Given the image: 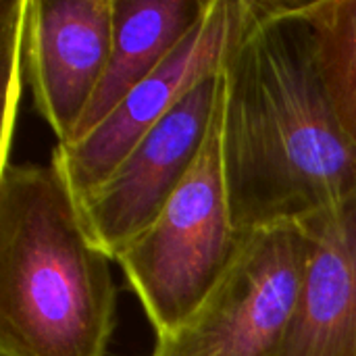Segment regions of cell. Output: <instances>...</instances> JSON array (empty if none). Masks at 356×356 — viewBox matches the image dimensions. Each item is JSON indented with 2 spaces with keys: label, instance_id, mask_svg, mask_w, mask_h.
<instances>
[{
  "label": "cell",
  "instance_id": "cell-11",
  "mask_svg": "<svg viewBox=\"0 0 356 356\" xmlns=\"http://www.w3.org/2000/svg\"><path fill=\"white\" fill-rule=\"evenodd\" d=\"M27 0H10L2 6V38H4V58H6V108L2 127V165L8 163V146L13 136L15 113L19 108L21 94V73L23 69V21H25Z\"/></svg>",
  "mask_w": 356,
  "mask_h": 356
},
{
  "label": "cell",
  "instance_id": "cell-1",
  "mask_svg": "<svg viewBox=\"0 0 356 356\" xmlns=\"http://www.w3.org/2000/svg\"><path fill=\"white\" fill-rule=\"evenodd\" d=\"M223 173L240 236L300 225L356 194V146L294 0H259L225 67Z\"/></svg>",
  "mask_w": 356,
  "mask_h": 356
},
{
  "label": "cell",
  "instance_id": "cell-9",
  "mask_svg": "<svg viewBox=\"0 0 356 356\" xmlns=\"http://www.w3.org/2000/svg\"><path fill=\"white\" fill-rule=\"evenodd\" d=\"M211 0H113V42L104 75L73 144L96 129L198 27Z\"/></svg>",
  "mask_w": 356,
  "mask_h": 356
},
{
  "label": "cell",
  "instance_id": "cell-10",
  "mask_svg": "<svg viewBox=\"0 0 356 356\" xmlns=\"http://www.w3.org/2000/svg\"><path fill=\"white\" fill-rule=\"evenodd\" d=\"M334 113L356 146V0H294Z\"/></svg>",
  "mask_w": 356,
  "mask_h": 356
},
{
  "label": "cell",
  "instance_id": "cell-3",
  "mask_svg": "<svg viewBox=\"0 0 356 356\" xmlns=\"http://www.w3.org/2000/svg\"><path fill=\"white\" fill-rule=\"evenodd\" d=\"M225 71L196 163L154 223L117 259L156 338L177 330L234 261L238 234L223 173Z\"/></svg>",
  "mask_w": 356,
  "mask_h": 356
},
{
  "label": "cell",
  "instance_id": "cell-2",
  "mask_svg": "<svg viewBox=\"0 0 356 356\" xmlns=\"http://www.w3.org/2000/svg\"><path fill=\"white\" fill-rule=\"evenodd\" d=\"M117 327L111 259L88 238L60 171L0 175V355L108 356Z\"/></svg>",
  "mask_w": 356,
  "mask_h": 356
},
{
  "label": "cell",
  "instance_id": "cell-4",
  "mask_svg": "<svg viewBox=\"0 0 356 356\" xmlns=\"http://www.w3.org/2000/svg\"><path fill=\"white\" fill-rule=\"evenodd\" d=\"M309 261L300 225L242 238L227 271L150 356H277L286 340Z\"/></svg>",
  "mask_w": 356,
  "mask_h": 356
},
{
  "label": "cell",
  "instance_id": "cell-5",
  "mask_svg": "<svg viewBox=\"0 0 356 356\" xmlns=\"http://www.w3.org/2000/svg\"><path fill=\"white\" fill-rule=\"evenodd\" d=\"M257 19L259 0H211L188 40L96 129L73 144H56L52 163L75 200L92 194L200 81L223 73Z\"/></svg>",
  "mask_w": 356,
  "mask_h": 356
},
{
  "label": "cell",
  "instance_id": "cell-6",
  "mask_svg": "<svg viewBox=\"0 0 356 356\" xmlns=\"http://www.w3.org/2000/svg\"><path fill=\"white\" fill-rule=\"evenodd\" d=\"M221 77L200 81L92 194L77 200L90 242L111 261L117 263L154 223L190 173L215 115Z\"/></svg>",
  "mask_w": 356,
  "mask_h": 356
},
{
  "label": "cell",
  "instance_id": "cell-7",
  "mask_svg": "<svg viewBox=\"0 0 356 356\" xmlns=\"http://www.w3.org/2000/svg\"><path fill=\"white\" fill-rule=\"evenodd\" d=\"M113 0H27L23 69L40 117L69 142L104 75Z\"/></svg>",
  "mask_w": 356,
  "mask_h": 356
},
{
  "label": "cell",
  "instance_id": "cell-8",
  "mask_svg": "<svg viewBox=\"0 0 356 356\" xmlns=\"http://www.w3.org/2000/svg\"><path fill=\"white\" fill-rule=\"evenodd\" d=\"M300 227L309 261L277 356H356V194Z\"/></svg>",
  "mask_w": 356,
  "mask_h": 356
}]
</instances>
